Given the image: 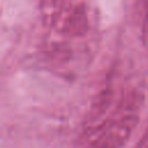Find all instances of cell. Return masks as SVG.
Segmentation results:
<instances>
[{
    "label": "cell",
    "instance_id": "6da1fadb",
    "mask_svg": "<svg viewBox=\"0 0 148 148\" xmlns=\"http://www.w3.org/2000/svg\"><path fill=\"white\" fill-rule=\"evenodd\" d=\"M1 14L9 22H17L29 15L32 8V0H1Z\"/></svg>",
    "mask_w": 148,
    "mask_h": 148
},
{
    "label": "cell",
    "instance_id": "7a4b0ae2",
    "mask_svg": "<svg viewBox=\"0 0 148 148\" xmlns=\"http://www.w3.org/2000/svg\"><path fill=\"white\" fill-rule=\"evenodd\" d=\"M101 18L105 24H111L118 20L123 10V0H97Z\"/></svg>",
    "mask_w": 148,
    "mask_h": 148
}]
</instances>
